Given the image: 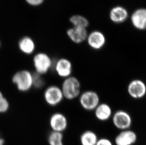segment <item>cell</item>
<instances>
[{
	"mask_svg": "<svg viewBox=\"0 0 146 145\" xmlns=\"http://www.w3.org/2000/svg\"><path fill=\"white\" fill-rule=\"evenodd\" d=\"M63 138L62 132L53 131L49 135V143L50 145H64Z\"/></svg>",
	"mask_w": 146,
	"mask_h": 145,
	"instance_id": "obj_18",
	"label": "cell"
},
{
	"mask_svg": "<svg viewBox=\"0 0 146 145\" xmlns=\"http://www.w3.org/2000/svg\"><path fill=\"white\" fill-rule=\"evenodd\" d=\"M88 45L93 49L98 50L103 48L106 44V38L101 32L93 31L87 37Z\"/></svg>",
	"mask_w": 146,
	"mask_h": 145,
	"instance_id": "obj_11",
	"label": "cell"
},
{
	"mask_svg": "<svg viewBox=\"0 0 146 145\" xmlns=\"http://www.w3.org/2000/svg\"><path fill=\"white\" fill-rule=\"evenodd\" d=\"M12 80L19 90L27 92L33 86V74L27 70H21L14 74Z\"/></svg>",
	"mask_w": 146,
	"mask_h": 145,
	"instance_id": "obj_2",
	"label": "cell"
},
{
	"mask_svg": "<svg viewBox=\"0 0 146 145\" xmlns=\"http://www.w3.org/2000/svg\"><path fill=\"white\" fill-rule=\"evenodd\" d=\"M94 111L96 118L101 122L108 120L113 115L112 108L105 103H100Z\"/></svg>",
	"mask_w": 146,
	"mask_h": 145,
	"instance_id": "obj_13",
	"label": "cell"
},
{
	"mask_svg": "<svg viewBox=\"0 0 146 145\" xmlns=\"http://www.w3.org/2000/svg\"><path fill=\"white\" fill-rule=\"evenodd\" d=\"M98 139L97 134L91 130L84 131L80 138L81 145H96Z\"/></svg>",
	"mask_w": 146,
	"mask_h": 145,
	"instance_id": "obj_16",
	"label": "cell"
},
{
	"mask_svg": "<svg viewBox=\"0 0 146 145\" xmlns=\"http://www.w3.org/2000/svg\"><path fill=\"white\" fill-rule=\"evenodd\" d=\"M132 25L139 30L146 29V9H139L135 11L131 17Z\"/></svg>",
	"mask_w": 146,
	"mask_h": 145,
	"instance_id": "obj_12",
	"label": "cell"
},
{
	"mask_svg": "<svg viewBox=\"0 0 146 145\" xmlns=\"http://www.w3.org/2000/svg\"><path fill=\"white\" fill-rule=\"evenodd\" d=\"M127 92L132 99H142L146 94V85L145 82L140 79L131 81L127 87Z\"/></svg>",
	"mask_w": 146,
	"mask_h": 145,
	"instance_id": "obj_6",
	"label": "cell"
},
{
	"mask_svg": "<svg viewBox=\"0 0 146 145\" xmlns=\"http://www.w3.org/2000/svg\"><path fill=\"white\" fill-rule=\"evenodd\" d=\"M44 97L46 102L51 106L58 105L64 98L61 88L54 85L49 87L46 89Z\"/></svg>",
	"mask_w": 146,
	"mask_h": 145,
	"instance_id": "obj_7",
	"label": "cell"
},
{
	"mask_svg": "<svg viewBox=\"0 0 146 145\" xmlns=\"http://www.w3.org/2000/svg\"><path fill=\"white\" fill-rule=\"evenodd\" d=\"M113 125L121 130L130 129L132 123V119L130 114L123 110L116 111L112 115Z\"/></svg>",
	"mask_w": 146,
	"mask_h": 145,
	"instance_id": "obj_4",
	"label": "cell"
},
{
	"mask_svg": "<svg viewBox=\"0 0 146 145\" xmlns=\"http://www.w3.org/2000/svg\"><path fill=\"white\" fill-rule=\"evenodd\" d=\"M9 108V103L7 99L4 97L3 93L0 92V114L8 111Z\"/></svg>",
	"mask_w": 146,
	"mask_h": 145,
	"instance_id": "obj_21",
	"label": "cell"
},
{
	"mask_svg": "<svg viewBox=\"0 0 146 145\" xmlns=\"http://www.w3.org/2000/svg\"><path fill=\"white\" fill-rule=\"evenodd\" d=\"M138 137L135 132L130 129L121 130L114 138L115 145H133L137 141Z\"/></svg>",
	"mask_w": 146,
	"mask_h": 145,
	"instance_id": "obj_8",
	"label": "cell"
},
{
	"mask_svg": "<svg viewBox=\"0 0 146 145\" xmlns=\"http://www.w3.org/2000/svg\"><path fill=\"white\" fill-rule=\"evenodd\" d=\"M128 16L127 10L121 6L112 9L110 13V18L113 22L120 23L126 20Z\"/></svg>",
	"mask_w": 146,
	"mask_h": 145,
	"instance_id": "obj_15",
	"label": "cell"
},
{
	"mask_svg": "<svg viewBox=\"0 0 146 145\" xmlns=\"http://www.w3.org/2000/svg\"><path fill=\"white\" fill-rule=\"evenodd\" d=\"M96 145H113L110 140L108 138H99Z\"/></svg>",
	"mask_w": 146,
	"mask_h": 145,
	"instance_id": "obj_22",
	"label": "cell"
},
{
	"mask_svg": "<svg viewBox=\"0 0 146 145\" xmlns=\"http://www.w3.org/2000/svg\"><path fill=\"white\" fill-rule=\"evenodd\" d=\"M0 45H1V43H0Z\"/></svg>",
	"mask_w": 146,
	"mask_h": 145,
	"instance_id": "obj_25",
	"label": "cell"
},
{
	"mask_svg": "<svg viewBox=\"0 0 146 145\" xmlns=\"http://www.w3.org/2000/svg\"><path fill=\"white\" fill-rule=\"evenodd\" d=\"M67 34L72 41L76 44L82 43L88 37L86 28L73 27L67 31Z\"/></svg>",
	"mask_w": 146,
	"mask_h": 145,
	"instance_id": "obj_14",
	"label": "cell"
},
{
	"mask_svg": "<svg viewBox=\"0 0 146 145\" xmlns=\"http://www.w3.org/2000/svg\"><path fill=\"white\" fill-rule=\"evenodd\" d=\"M50 125L54 131L62 132L67 128V119L64 114L56 113L51 116Z\"/></svg>",
	"mask_w": 146,
	"mask_h": 145,
	"instance_id": "obj_9",
	"label": "cell"
},
{
	"mask_svg": "<svg viewBox=\"0 0 146 145\" xmlns=\"http://www.w3.org/2000/svg\"><path fill=\"white\" fill-rule=\"evenodd\" d=\"M44 0H26L27 3L31 5L38 6L41 4Z\"/></svg>",
	"mask_w": 146,
	"mask_h": 145,
	"instance_id": "obj_23",
	"label": "cell"
},
{
	"mask_svg": "<svg viewBox=\"0 0 146 145\" xmlns=\"http://www.w3.org/2000/svg\"><path fill=\"white\" fill-rule=\"evenodd\" d=\"M70 21L73 24L74 27L86 28L88 25V20L84 16L80 15H75L72 16L70 18Z\"/></svg>",
	"mask_w": 146,
	"mask_h": 145,
	"instance_id": "obj_19",
	"label": "cell"
},
{
	"mask_svg": "<svg viewBox=\"0 0 146 145\" xmlns=\"http://www.w3.org/2000/svg\"><path fill=\"white\" fill-rule=\"evenodd\" d=\"M4 141L0 136V145H4Z\"/></svg>",
	"mask_w": 146,
	"mask_h": 145,
	"instance_id": "obj_24",
	"label": "cell"
},
{
	"mask_svg": "<svg viewBox=\"0 0 146 145\" xmlns=\"http://www.w3.org/2000/svg\"><path fill=\"white\" fill-rule=\"evenodd\" d=\"M80 89L81 84L79 79L70 76L65 78L61 90L64 98L68 100H72L80 96Z\"/></svg>",
	"mask_w": 146,
	"mask_h": 145,
	"instance_id": "obj_1",
	"label": "cell"
},
{
	"mask_svg": "<svg viewBox=\"0 0 146 145\" xmlns=\"http://www.w3.org/2000/svg\"><path fill=\"white\" fill-rule=\"evenodd\" d=\"M55 69L59 76L66 78L71 76L72 72V65L67 59H60L55 64Z\"/></svg>",
	"mask_w": 146,
	"mask_h": 145,
	"instance_id": "obj_10",
	"label": "cell"
},
{
	"mask_svg": "<svg viewBox=\"0 0 146 145\" xmlns=\"http://www.w3.org/2000/svg\"><path fill=\"white\" fill-rule=\"evenodd\" d=\"M19 47L23 53L29 55L34 52L35 45L32 39L29 37H24L19 41Z\"/></svg>",
	"mask_w": 146,
	"mask_h": 145,
	"instance_id": "obj_17",
	"label": "cell"
},
{
	"mask_svg": "<svg viewBox=\"0 0 146 145\" xmlns=\"http://www.w3.org/2000/svg\"><path fill=\"white\" fill-rule=\"evenodd\" d=\"M44 81L41 74L35 73L33 74V86L37 89H40L44 85Z\"/></svg>",
	"mask_w": 146,
	"mask_h": 145,
	"instance_id": "obj_20",
	"label": "cell"
},
{
	"mask_svg": "<svg viewBox=\"0 0 146 145\" xmlns=\"http://www.w3.org/2000/svg\"><path fill=\"white\" fill-rule=\"evenodd\" d=\"M36 72L39 74H46L52 66V61L49 57L44 53L35 55L33 59Z\"/></svg>",
	"mask_w": 146,
	"mask_h": 145,
	"instance_id": "obj_5",
	"label": "cell"
},
{
	"mask_svg": "<svg viewBox=\"0 0 146 145\" xmlns=\"http://www.w3.org/2000/svg\"><path fill=\"white\" fill-rule=\"evenodd\" d=\"M79 102L81 107L86 111H94L100 104V98L95 91L87 90L80 94Z\"/></svg>",
	"mask_w": 146,
	"mask_h": 145,
	"instance_id": "obj_3",
	"label": "cell"
}]
</instances>
